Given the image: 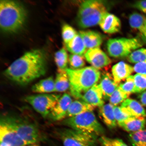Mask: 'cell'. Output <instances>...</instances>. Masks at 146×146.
<instances>
[{"label": "cell", "mask_w": 146, "mask_h": 146, "mask_svg": "<svg viewBox=\"0 0 146 146\" xmlns=\"http://www.w3.org/2000/svg\"><path fill=\"white\" fill-rule=\"evenodd\" d=\"M46 60L43 52L39 50L27 52L5 69V76L18 84L24 86L46 72Z\"/></svg>", "instance_id": "6da1fadb"}, {"label": "cell", "mask_w": 146, "mask_h": 146, "mask_svg": "<svg viewBox=\"0 0 146 146\" xmlns=\"http://www.w3.org/2000/svg\"><path fill=\"white\" fill-rule=\"evenodd\" d=\"M27 18L26 10L21 3L9 0L0 1V26L3 32H18L23 27Z\"/></svg>", "instance_id": "7a4b0ae2"}, {"label": "cell", "mask_w": 146, "mask_h": 146, "mask_svg": "<svg viewBox=\"0 0 146 146\" xmlns=\"http://www.w3.org/2000/svg\"><path fill=\"white\" fill-rule=\"evenodd\" d=\"M66 70L70 82L71 94L76 99H81L101 78L99 70L92 66L76 70L67 68Z\"/></svg>", "instance_id": "3957f363"}, {"label": "cell", "mask_w": 146, "mask_h": 146, "mask_svg": "<svg viewBox=\"0 0 146 146\" xmlns=\"http://www.w3.org/2000/svg\"><path fill=\"white\" fill-rule=\"evenodd\" d=\"M109 7L106 1L89 0L80 5L77 16V22L82 28L86 29L99 25L102 17L108 12Z\"/></svg>", "instance_id": "277c9868"}, {"label": "cell", "mask_w": 146, "mask_h": 146, "mask_svg": "<svg viewBox=\"0 0 146 146\" xmlns=\"http://www.w3.org/2000/svg\"><path fill=\"white\" fill-rule=\"evenodd\" d=\"M1 122L8 126L30 145H35L42 139L37 126L27 120L8 116L3 117Z\"/></svg>", "instance_id": "5b68a950"}, {"label": "cell", "mask_w": 146, "mask_h": 146, "mask_svg": "<svg viewBox=\"0 0 146 146\" xmlns=\"http://www.w3.org/2000/svg\"><path fill=\"white\" fill-rule=\"evenodd\" d=\"M63 124L74 130L97 136L104 133V129L98 121L93 111L68 117L63 120Z\"/></svg>", "instance_id": "8992f818"}, {"label": "cell", "mask_w": 146, "mask_h": 146, "mask_svg": "<svg viewBox=\"0 0 146 146\" xmlns=\"http://www.w3.org/2000/svg\"><path fill=\"white\" fill-rule=\"evenodd\" d=\"M142 43L136 38H117L108 40L107 43L110 56L115 58L128 56L135 50L141 47Z\"/></svg>", "instance_id": "52a82bcc"}, {"label": "cell", "mask_w": 146, "mask_h": 146, "mask_svg": "<svg viewBox=\"0 0 146 146\" xmlns=\"http://www.w3.org/2000/svg\"><path fill=\"white\" fill-rule=\"evenodd\" d=\"M58 135L64 146H96L97 136L72 129H60Z\"/></svg>", "instance_id": "ba28073f"}, {"label": "cell", "mask_w": 146, "mask_h": 146, "mask_svg": "<svg viewBox=\"0 0 146 146\" xmlns=\"http://www.w3.org/2000/svg\"><path fill=\"white\" fill-rule=\"evenodd\" d=\"M61 96L56 94H38L27 96L25 101L44 118L48 116Z\"/></svg>", "instance_id": "9c48e42d"}, {"label": "cell", "mask_w": 146, "mask_h": 146, "mask_svg": "<svg viewBox=\"0 0 146 146\" xmlns=\"http://www.w3.org/2000/svg\"><path fill=\"white\" fill-rule=\"evenodd\" d=\"M72 102L70 96L65 93L60 98L48 116L54 121L62 120L67 116L69 107Z\"/></svg>", "instance_id": "30bf717a"}, {"label": "cell", "mask_w": 146, "mask_h": 146, "mask_svg": "<svg viewBox=\"0 0 146 146\" xmlns=\"http://www.w3.org/2000/svg\"><path fill=\"white\" fill-rule=\"evenodd\" d=\"M84 56L86 59L92 66L98 69L106 66L111 62L108 56L99 48L88 50Z\"/></svg>", "instance_id": "8fae6325"}, {"label": "cell", "mask_w": 146, "mask_h": 146, "mask_svg": "<svg viewBox=\"0 0 146 146\" xmlns=\"http://www.w3.org/2000/svg\"><path fill=\"white\" fill-rule=\"evenodd\" d=\"M0 140L1 142H4L12 146L30 145L17 133L1 122L0 123Z\"/></svg>", "instance_id": "7c38bea8"}, {"label": "cell", "mask_w": 146, "mask_h": 146, "mask_svg": "<svg viewBox=\"0 0 146 146\" xmlns=\"http://www.w3.org/2000/svg\"><path fill=\"white\" fill-rule=\"evenodd\" d=\"M103 98L101 88L96 84L83 95L81 99L95 107L100 108L104 104Z\"/></svg>", "instance_id": "4fadbf2b"}, {"label": "cell", "mask_w": 146, "mask_h": 146, "mask_svg": "<svg viewBox=\"0 0 146 146\" xmlns=\"http://www.w3.org/2000/svg\"><path fill=\"white\" fill-rule=\"evenodd\" d=\"M99 25L104 32L110 34L119 32L121 28V23L119 18L108 12L104 15Z\"/></svg>", "instance_id": "5bb4252c"}, {"label": "cell", "mask_w": 146, "mask_h": 146, "mask_svg": "<svg viewBox=\"0 0 146 146\" xmlns=\"http://www.w3.org/2000/svg\"><path fill=\"white\" fill-rule=\"evenodd\" d=\"M120 107L122 110L129 116H146L143 106L136 100L127 98L122 103Z\"/></svg>", "instance_id": "9a60e30c"}, {"label": "cell", "mask_w": 146, "mask_h": 146, "mask_svg": "<svg viewBox=\"0 0 146 146\" xmlns=\"http://www.w3.org/2000/svg\"><path fill=\"white\" fill-rule=\"evenodd\" d=\"M134 71V67L123 62L116 64L112 68V76L115 82L119 85L122 81L126 80Z\"/></svg>", "instance_id": "2e32d148"}, {"label": "cell", "mask_w": 146, "mask_h": 146, "mask_svg": "<svg viewBox=\"0 0 146 146\" xmlns=\"http://www.w3.org/2000/svg\"><path fill=\"white\" fill-rule=\"evenodd\" d=\"M146 124L145 117L142 116L131 117L118 123L124 130L130 133L143 130L145 129Z\"/></svg>", "instance_id": "e0dca14e"}, {"label": "cell", "mask_w": 146, "mask_h": 146, "mask_svg": "<svg viewBox=\"0 0 146 146\" xmlns=\"http://www.w3.org/2000/svg\"><path fill=\"white\" fill-rule=\"evenodd\" d=\"M129 22L132 28L138 31L143 41L146 44V16L134 13L129 16Z\"/></svg>", "instance_id": "ac0fdd59"}, {"label": "cell", "mask_w": 146, "mask_h": 146, "mask_svg": "<svg viewBox=\"0 0 146 146\" xmlns=\"http://www.w3.org/2000/svg\"><path fill=\"white\" fill-rule=\"evenodd\" d=\"M78 33L88 50L99 48L103 42V38L100 35L94 31H80Z\"/></svg>", "instance_id": "d6986e66"}, {"label": "cell", "mask_w": 146, "mask_h": 146, "mask_svg": "<svg viewBox=\"0 0 146 146\" xmlns=\"http://www.w3.org/2000/svg\"><path fill=\"white\" fill-rule=\"evenodd\" d=\"M100 85L103 92V98L106 100L109 99L113 93L119 86L115 82L113 76L109 73L102 75Z\"/></svg>", "instance_id": "ffe728a7"}, {"label": "cell", "mask_w": 146, "mask_h": 146, "mask_svg": "<svg viewBox=\"0 0 146 146\" xmlns=\"http://www.w3.org/2000/svg\"><path fill=\"white\" fill-rule=\"evenodd\" d=\"M113 106L110 103L100 107L99 115L106 125L110 129L116 127L117 121L115 117Z\"/></svg>", "instance_id": "44dd1931"}, {"label": "cell", "mask_w": 146, "mask_h": 146, "mask_svg": "<svg viewBox=\"0 0 146 146\" xmlns=\"http://www.w3.org/2000/svg\"><path fill=\"white\" fill-rule=\"evenodd\" d=\"M33 92L38 94H48L55 92V81L52 76L42 80L32 86Z\"/></svg>", "instance_id": "7402d4cb"}, {"label": "cell", "mask_w": 146, "mask_h": 146, "mask_svg": "<svg viewBox=\"0 0 146 146\" xmlns=\"http://www.w3.org/2000/svg\"><path fill=\"white\" fill-rule=\"evenodd\" d=\"M95 108L83 100H75L69 107L67 116L72 117L88 111H93Z\"/></svg>", "instance_id": "603a6c76"}, {"label": "cell", "mask_w": 146, "mask_h": 146, "mask_svg": "<svg viewBox=\"0 0 146 146\" xmlns=\"http://www.w3.org/2000/svg\"><path fill=\"white\" fill-rule=\"evenodd\" d=\"M65 45L67 50L73 54L83 56L87 52L86 47L78 33L72 40L66 44Z\"/></svg>", "instance_id": "cb8c5ba5"}, {"label": "cell", "mask_w": 146, "mask_h": 146, "mask_svg": "<svg viewBox=\"0 0 146 146\" xmlns=\"http://www.w3.org/2000/svg\"><path fill=\"white\" fill-rule=\"evenodd\" d=\"M54 81L55 92H65L70 88V82L66 70H58Z\"/></svg>", "instance_id": "d4e9b609"}, {"label": "cell", "mask_w": 146, "mask_h": 146, "mask_svg": "<svg viewBox=\"0 0 146 146\" xmlns=\"http://www.w3.org/2000/svg\"><path fill=\"white\" fill-rule=\"evenodd\" d=\"M128 137L132 146H146V129L130 133Z\"/></svg>", "instance_id": "484cf974"}, {"label": "cell", "mask_w": 146, "mask_h": 146, "mask_svg": "<svg viewBox=\"0 0 146 146\" xmlns=\"http://www.w3.org/2000/svg\"><path fill=\"white\" fill-rule=\"evenodd\" d=\"M54 60L58 70H65L68 62V56L66 50L62 48L57 51L54 55Z\"/></svg>", "instance_id": "4316f807"}, {"label": "cell", "mask_w": 146, "mask_h": 146, "mask_svg": "<svg viewBox=\"0 0 146 146\" xmlns=\"http://www.w3.org/2000/svg\"><path fill=\"white\" fill-rule=\"evenodd\" d=\"M128 60L136 64L146 62V48H140L135 50L128 56Z\"/></svg>", "instance_id": "83f0119b"}, {"label": "cell", "mask_w": 146, "mask_h": 146, "mask_svg": "<svg viewBox=\"0 0 146 146\" xmlns=\"http://www.w3.org/2000/svg\"><path fill=\"white\" fill-rule=\"evenodd\" d=\"M129 97L119 86L110 98V102L111 104L115 106L119 104L123 103Z\"/></svg>", "instance_id": "f1b7e54d"}, {"label": "cell", "mask_w": 146, "mask_h": 146, "mask_svg": "<svg viewBox=\"0 0 146 146\" xmlns=\"http://www.w3.org/2000/svg\"><path fill=\"white\" fill-rule=\"evenodd\" d=\"M135 86V93H142L146 90V75L137 74L134 76Z\"/></svg>", "instance_id": "f546056e"}, {"label": "cell", "mask_w": 146, "mask_h": 146, "mask_svg": "<svg viewBox=\"0 0 146 146\" xmlns=\"http://www.w3.org/2000/svg\"><path fill=\"white\" fill-rule=\"evenodd\" d=\"M69 65L73 69H78L83 68L85 64L83 56L76 54H71L69 57Z\"/></svg>", "instance_id": "4dcf8cb0"}, {"label": "cell", "mask_w": 146, "mask_h": 146, "mask_svg": "<svg viewBox=\"0 0 146 146\" xmlns=\"http://www.w3.org/2000/svg\"><path fill=\"white\" fill-rule=\"evenodd\" d=\"M62 33V36L65 44L72 40L78 34L74 28L67 24L63 25Z\"/></svg>", "instance_id": "1f68e13d"}, {"label": "cell", "mask_w": 146, "mask_h": 146, "mask_svg": "<svg viewBox=\"0 0 146 146\" xmlns=\"http://www.w3.org/2000/svg\"><path fill=\"white\" fill-rule=\"evenodd\" d=\"M119 87L124 92L129 96L131 94L135 93V86L134 76H129L126 80L125 83L120 84Z\"/></svg>", "instance_id": "d6a6232c"}, {"label": "cell", "mask_w": 146, "mask_h": 146, "mask_svg": "<svg viewBox=\"0 0 146 146\" xmlns=\"http://www.w3.org/2000/svg\"><path fill=\"white\" fill-rule=\"evenodd\" d=\"M99 140L102 146H128L119 139H111L103 136Z\"/></svg>", "instance_id": "836d02e7"}, {"label": "cell", "mask_w": 146, "mask_h": 146, "mask_svg": "<svg viewBox=\"0 0 146 146\" xmlns=\"http://www.w3.org/2000/svg\"><path fill=\"white\" fill-rule=\"evenodd\" d=\"M114 112L115 117L118 123H121L127 119L131 117L124 113L120 107L117 106H114Z\"/></svg>", "instance_id": "e575fe53"}, {"label": "cell", "mask_w": 146, "mask_h": 146, "mask_svg": "<svg viewBox=\"0 0 146 146\" xmlns=\"http://www.w3.org/2000/svg\"><path fill=\"white\" fill-rule=\"evenodd\" d=\"M134 69V71L137 74L146 75V62L136 64Z\"/></svg>", "instance_id": "d590c367"}, {"label": "cell", "mask_w": 146, "mask_h": 146, "mask_svg": "<svg viewBox=\"0 0 146 146\" xmlns=\"http://www.w3.org/2000/svg\"><path fill=\"white\" fill-rule=\"evenodd\" d=\"M133 6L146 14V0L137 1L133 5Z\"/></svg>", "instance_id": "8d00e7d4"}, {"label": "cell", "mask_w": 146, "mask_h": 146, "mask_svg": "<svg viewBox=\"0 0 146 146\" xmlns=\"http://www.w3.org/2000/svg\"><path fill=\"white\" fill-rule=\"evenodd\" d=\"M139 99L142 105L146 106V90L141 93L138 96Z\"/></svg>", "instance_id": "74e56055"}, {"label": "cell", "mask_w": 146, "mask_h": 146, "mask_svg": "<svg viewBox=\"0 0 146 146\" xmlns=\"http://www.w3.org/2000/svg\"><path fill=\"white\" fill-rule=\"evenodd\" d=\"M0 146H12L9 144L4 143V142H1V145Z\"/></svg>", "instance_id": "f35d334b"}, {"label": "cell", "mask_w": 146, "mask_h": 146, "mask_svg": "<svg viewBox=\"0 0 146 146\" xmlns=\"http://www.w3.org/2000/svg\"><path fill=\"white\" fill-rule=\"evenodd\" d=\"M30 146H40L38 145H35H35H30Z\"/></svg>", "instance_id": "ab89813d"}, {"label": "cell", "mask_w": 146, "mask_h": 146, "mask_svg": "<svg viewBox=\"0 0 146 146\" xmlns=\"http://www.w3.org/2000/svg\"><path fill=\"white\" fill-rule=\"evenodd\" d=\"M30 145L27 146H30Z\"/></svg>", "instance_id": "60d3db41"}]
</instances>
